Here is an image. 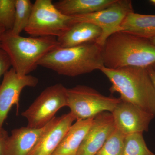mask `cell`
<instances>
[{
    "label": "cell",
    "mask_w": 155,
    "mask_h": 155,
    "mask_svg": "<svg viewBox=\"0 0 155 155\" xmlns=\"http://www.w3.org/2000/svg\"><path fill=\"white\" fill-rule=\"evenodd\" d=\"M16 0H1L0 25L6 31L12 30L16 13Z\"/></svg>",
    "instance_id": "cell-21"
},
{
    "label": "cell",
    "mask_w": 155,
    "mask_h": 155,
    "mask_svg": "<svg viewBox=\"0 0 155 155\" xmlns=\"http://www.w3.org/2000/svg\"><path fill=\"white\" fill-rule=\"evenodd\" d=\"M12 64L10 57L2 48H0V79L2 75L11 69Z\"/></svg>",
    "instance_id": "cell-22"
},
{
    "label": "cell",
    "mask_w": 155,
    "mask_h": 155,
    "mask_svg": "<svg viewBox=\"0 0 155 155\" xmlns=\"http://www.w3.org/2000/svg\"><path fill=\"white\" fill-rule=\"evenodd\" d=\"M0 5H1V0H0Z\"/></svg>",
    "instance_id": "cell-29"
},
{
    "label": "cell",
    "mask_w": 155,
    "mask_h": 155,
    "mask_svg": "<svg viewBox=\"0 0 155 155\" xmlns=\"http://www.w3.org/2000/svg\"><path fill=\"white\" fill-rule=\"evenodd\" d=\"M93 119L77 120L72 124L52 155H77Z\"/></svg>",
    "instance_id": "cell-15"
},
{
    "label": "cell",
    "mask_w": 155,
    "mask_h": 155,
    "mask_svg": "<svg viewBox=\"0 0 155 155\" xmlns=\"http://www.w3.org/2000/svg\"><path fill=\"white\" fill-rule=\"evenodd\" d=\"M112 84L111 92H117L120 98L155 117V88L147 69L126 67L110 69L103 67L100 70Z\"/></svg>",
    "instance_id": "cell-2"
},
{
    "label": "cell",
    "mask_w": 155,
    "mask_h": 155,
    "mask_svg": "<svg viewBox=\"0 0 155 155\" xmlns=\"http://www.w3.org/2000/svg\"><path fill=\"white\" fill-rule=\"evenodd\" d=\"M125 136L115 128L96 155H123Z\"/></svg>",
    "instance_id": "cell-20"
},
{
    "label": "cell",
    "mask_w": 155,
    "mask_h": 155,
    "mask_svg": "<svg viewBox=\"0 0 155 155\" xmlns=\"http://www.w3.org/2000/svg\"><path fill=\"white\" fill-rule=\"evenodd\" d=\"M150 2L152 3L153 5H155V0H150Z\"/></svg>",
    "instance_id": "cell-27"
},
{
    "label": "cell",
    "mask_w": 155,
    "mask_h": 155,
    "mask_svg": "<svg viewBox=\"0 0 155 155\" xmlns=\"http://www.w3.org/2000/svg\"><path fill=\"white\" fill-rule=\"evenodd\" d=\"M115 127L125 135L148 130L152 114L121 99L112 113Z\"/></svg>",
    "instance_id": "cell-10"
},
{
    "label": "cell",
    "mask_w": 155,
    "mask_h": 155,
    "mask_svg": "<svg viewBox=\"0 0 155 155\" xmlns=\"http://www.w3.org/2000/svg\"><path fill=\"white\" fill-rule=\"evenodd\" d=\"M38 79L31 75L19 76L13 68L3 75L0 85V130L14 105L19 108V100L22 90L25 87H34L37 85Z\"/></svg>",
    "instance_id": "cell-9"
},
{
    "label": "cell",
    "mask_w": 155,
    "mask_h": 155,
    "mask_svg": "<svg viewBox=\"0 0 155 155\" xmlns=\"http://www.w3.org/2000/svg\"><path fill=\"white\" fill-rule=\"evenodd\" d=\"M122 155H155L148 148L143 133L125 135Z\"/></svg>",
    "instance_id": "cell-19"
},
{
    "label": "cell",
    "mask_w": 155,
    "mask_h": 155,
    "mask_svg": "<svg viewBox=\"0 0 155 155\" xmlns=\"http://www.w3.org/2000/svg\"><path fill=\"white\" fill-rule=\"evenodd\" d=\"M8 137L7 130L4 128L0 130V155H5L6 143Z\"/></svg>",
    "instance_id": "cell-23"
},
{
    "label": "cell",
    "mask_w": 155,
    "mask_h": 155,
    "mask_svg": "<svg viewBox=\"0 0 155 155\" xmlns=\"http://www.w3.org/2000/svg\"><path fill=\"white\" fill-rule=\"evenodd\" d=\"M116 0H61L54 3L62 14L70 17L90 14L102 10Z\"/></svg>",
    "instance_id": "cell-16"
},
{
    "label": "cell",
    "mask_w": 155,
    "mask_h": 155,
    "mask_svg": "<svg viewBox=\"0 0 155 155\" xmlns=\"http://www.w3.org/2000/svg\"><path fill=\"white\" fill-rule=\"evenodd\" d=\"M98 26L86 22L75 23L62 36L57 38L59 47L69 48L95 42L101 35Z\"/></svg>",
    "instance_id": "cell-14"
},
{
    "label": "cell",
    "mask_w": 155,
    "mask_h": 155,
    "mask_svg": "<svg viewBox=\"0 0 155 155\" xmlns=\"http://www.w3.org/2000/svg\"><path fill=\"white\" fill-rule=\"evenodd\" d=\"M76 120L71 113L53 118L30 155H52Z\"/></svg>",
    "instance_id": "cell-12"
},
{
    "label": "cell",
    "mask_w": 155,
    "mask_h": 155,
    "mask_svg": "<svg viewBox=\"0 0 155 155\" xmlns=\"http://www.w3.org/2000/svg\"><path fill=\"white\" fill-rule=\"evenodd\" d=\"M150 41L153 44V45H154L155 46V36L149 39Z\"/></svg>",
    "instance_id": "cell-26"
},
{
    "label": "cell",
    "mask_w": 155,
    "mask_h": 155,
    "mask_svg": "<svg viewBox=\"0 0 155 155\" xmlns=\"http://www.w3.org/2000/svg\"><path fill=\"white\" fill-rule=\"evenodd\" d=\"M67 107L77 120L94 118L104 112L112 113L120 98L107 97L94 89L83 85L67 88Z\"/></svg>",
    "instance_id": "cell-6"
},
{
    "label": "cell",
    "mask_w": 155,
    "mask_h": 155,
    "mask_svg": "<svg viewBox=\"0 0 155 155\" xmlns=\"http://www.w3.org/2000/svg\"><path fill=\"white\" fill-rule=\"evenodd\" d=\"M134 12L132 1L116 0L105 9L86 15L75 16L76 22H86L98 26L102 33L96 42L103 46L107 39L119 31L127 14Z\"/></svg>",
    "instance_id": "cell-8"
},
{
    "label": "cell",
    "mask_w": 155,
    "mask_h": 155,
    "mask_svg": "<svg viewBox=\"0 0 155 155\" xmlns=\"http://www.w3.org/2000/svg\"><path fill=\"white\" fill-rule=\"evenodd\" d=\"M147 69L155 88V69L153 66H151V67H147Z\"/></svg>",
    "instance_id": "cell-24"
},
{
    "label": "cell",
    "mask_w": 155,
    "mask_h": 155,
    "mask_svg": "<svg viewBox=\"0 0 155 155\" xmlns=\"http://www.w3.org/2000/svg\"><path fill=\"white\" fill-rule=\"evenodd\" d=\"M47 125L40 128L26 126L12 130L6 141L5 155H30L46 129Z\"/></svg>",
    "instance_id": "cell-13"
},
{
    "label": "cell",
    "mask_w": 155,
    "mask_h": 155,
    "mask_svg": "<svg viewBox=\"0 0 155 155\" xmlns=\"http://www.w3.org/2000/svg\"><path fill=\"white\" fill-rule=\"evenodd\" d=\"M33 4L29 0H16V13L11 33L20 35L25 30L30 19Z\"/></svg>",
    "instance_id": "cell-18"
},
{
    "label": "cell",
    "mask_w": 155,
    "mask_h": 155,
    "mask_svg": "<svg viewBox=\"0 0 155 155\" xmlns=\"http://www.w3.org/2000/svg\"><path fill=\"white\" fill-rule=\"evenodd\" d=\"M59 47L54 37H25L11 31H6L2 40V48L8 55L12 68L20 77L33 72L42 58Z\"/></svg>",
    "instance_id": "cell-4"
},
{
    "label": "cell",
    "mask_w": 155,
    "mask_h": 155,
    "mask_svg": "<svg viewBox=\"0 0 155 155\" xmlns=\"http://www.w3.org/2000/svg\"><path fill=\"white\" fill-rule=\"evenodd\" d=\"M67 88L61 84L45 89L22 116L27 119V127L40 128L53 119L61 108L67 107Z\"/></svg>",
    "instance_id": "cell-7"
},
{
    "label": "cell",
    "mask_w": 155,
    "mask_h": 155,
    "mask_svg": "<svg viewBox=\"0 0 155 155\" xmlns=\"http://www.w3.org/2000/svg\"><path fill=\"white\" fill-rule=\"evenodd\" d=\"M120 31L149 39L155 36V15L131 12L122 22Z\"/></svg>",
    "instance_id": "cell-17"
},
{
    "label": "cell",
    "mask_w": 155,
    "mask_h": 155,
    "mask_svg": "<svg viewBox=\"0 0 155 155\" xmlns=\"http://www.w3.org/2000/svg\"><path fill=\"white\" fill-rule=\"evenodd\" d=\"M6 31L5 29L0 25V48H2V40L4 33Z\"/></svg>",
    "instance_id": "cell-25"
},
{
    "label": "cell",
    "mask_w": 155,
    "mask_h": 155,
    "mask_svg": "<svg viewBox=\"0 0 155 155\" xmlns=\"http://www.w3.org/2000/svg\"><path fill=\"white\" fill-rule=\"evenodd\" d=\"M116 128L112 113L104 112L94 118L77 155H96Z\"/></svg>",
    "instance_id": "cell-11"
},
{
    "label": "cell",
    "mask_w": 155,
    "mask_h": 155,
    "mask_svg": "<svg viewBox=\"0 0 155 155\" xmlns=\"http://www.w3.org/2000/svg\"><path fill=\"white\" fill-rule=\"evenodd\" d=\"M104 67L147 68L155 64V46L149 40L119 31L109 37L103 46Z\"/></svg>",
    "instance_id": "cell-1"
},
{
    "label": "cell",
    "mask_w": 155,
    "mask_h": 155,
    "mask_svg": "<svg viewBox=\"0 0 155 155\" xmlns=\"http://www.w3.org/2000/svg\"><path fill=\"white\" fill-rule=\"evenodd\" d=\"M76 23L75 17L62 14L51 0H36L25 31L32 37L58 38Z\"/></svg>",
    "instance_id": "cell-5"
},
{
    "label": "cell",
    "mask_w": 155,
    "mask_h": 155,
    "mask_svg": "<svg viewBox=\"0 0 155 155\" xmlns=\"http://www.w3.org/2000/svg\"><path fill=\"white\" fill-rule=\"evenodd\" d=\"M153 67H155V64H154V65L153 66Z\"/></svg>",
    "instance_id": "cell-28"
},
{
    "label": "cell",
    "mask_w": 155,
    "mask_h": 155,
    "mask_svg": "<svg viewBox=\"0 0 155 155\" xmlns=\"http://www.w3.org/2000/svg\"><path fill=\"white\" fill-rule=\"evenodd\" d=\"M38 66L59 75L75 77L104 67L103 46L96 42L74 47H58L39 61Z\"/></svg>",
    "instance_id": "cell-3"
}]
</instances>
